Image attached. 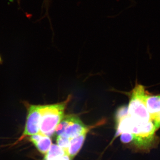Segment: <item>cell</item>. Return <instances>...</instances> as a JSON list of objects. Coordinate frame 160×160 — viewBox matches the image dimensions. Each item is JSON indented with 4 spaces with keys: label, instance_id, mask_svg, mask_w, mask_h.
Instances as JSON below:
<instances>
[{
    "label": "cell",
    "instance_id": "cell-1",
    "mask_svg": "<svg viewBox=\"0 0 160 160\" xmlns=\"http://www.w3.org/2000/svg\"><path fill=\"white\" fill-rule=\"evenodd\" d=\"M70 97L62 102L41 106L40 132L50 137L55 133L56 129L64 117V112Z\"/></svg>",
    "mask_w": 160,
    "mask_h": 160
},
{
    "label": "cell",
    "instance_id": "cell-2",
    "mask_svg": "<svg viewBox=\"0 0 160 160\" xmlns=\"http://www.w3.org/2000/svg\"><path fill=\"white\" fill-rule=\"evenodd\" d=\"M146 93L145 87L141 85H136L132 91L128 115L135 125H146L153 122L145 105Z\"/></svg>",
    "mask_w": 160,
    "mask_h": 160
},
{
    "label": "cell",
    "instance_id": "cell-3",
    "mask_svg": "<svg viewBox=\"0 0 160 160\" xmlns=\"http://www.w3.org/2000/svg\"><path fill=\"white\" fill-rule=\"evenodd\" d=\"M89 129L80 120L74 115L64 116L56 129L57 136H62L69 139L87 133Z\"/></svg>",
    "mask_w": 160,
    "mask_h": 160
},
{
    "label": "cell",
    "instance_id": "cell-4",
    "mask_svg": "<svg viewBox=\"0 0 160 160\" xmlns=\"http://www.w3.org/2000/svg\"><path fill=\"white\" fill-rule=\"evenodd\" d=\"M41 106L30 105L28 108V114L25 129L21 138L33 135L40 132Z\"/></svg>",
    "mask_w": 160,
    "mask_h": 160
},
{
    "label": "cell",
    "instance_id": "cell-5",
    "mask_svg": "<svg viewBox=\"0 0 160 160\" xmlns=\"http://www.w3.org/2000/svg\"><path fill=\"white\" fill-rule=\"evenodd\" d=\"M144 100L146 109L153 122L160 114V94L151 95L146 93Z\"/></svg>",
    "mask_w": 160,
    "mask_h": 160
},
{
    "label": "cell",
    "instance_id": "cell-6",
    "mask_svg": "<svg viewBox=\"0 0 160 160\" xmlns=\"http://www.w3.org/2000/svg\"><path fill=\"white\" fill-rule=\"evenodd\" d=\"M29 140L42 154H47L51 147L52 141L50 137L40 132L30 136Z\"/></svg>",
    "mask_w": 160,
    "mask_h": 160
},
{
    "label": "cell",
    "instance_id": "cell-7",
    "mask_svg": "<svg viewBox=\"0 0 160 160\" xmlns=\"http://www.w3.org/2000/svg\"><path fill=\"white\" fill-rule=\"evenodd\" d=\"M86 134L87 133H84L70 139V144L67 153L71 160L78 153L82 147L86 139Z\"/></svg>",
    "mask_w": 160,
    "mask_h": 160
},
{
    "label": "cell",
    "instance_id": "cell-8",
    "mask_svg": "<svg viewBox=\"0 0 160 160\" xmlns=\"http://www.w3.org/2000/svg\"><path fill=\"white\" fill-rule=\"evenodd\" d=\"M66 153H67L62 148H60L58 145L52 144L51 145L48 153L45 155V157L47 158H50L59 156L63 155Z\"/></svg>",
    "mask_w": 160,
    "mask_h": 160
},
{
    "label": "cell",
    "instance_id": "cell-9",
    "mask_svg": "<svg viewBox=\"0 0 160 160\" xmlns=\"http://www.w3.org/2000/svg\"><path fill=\"white\" fill-rule=\"evenodd\" d=\"M57 142L58 146L67 153L70 144V139L62 136L57 137Z\"/></svg>",
    "mask_w": 160,
    "mask_h": 160
},
{
    "label": "cell",
    "instance_id": "cell-10",
    "mask_svg": "<svg viewBox=\"0 0 160 160\" xmlns=\"http://www.w3.org/2000/svg\"><path fill=\"white\" fill-rule=\"evenodd\" d=\"M44 160H71V159L67 153H66L63 155L59 156L50 158H47L45 157Z\"/></svg>",
    "mask_w": 160,
    "mask_h": 160
},
{
    "label": "cell",
    "instance_id": "cell-11",
    "mask_svg": "<svg viewBox=\"0 0 160 160\" xmlns=\"http://www.w3.org/2000/svg\"><path fill=\"white\" fill-rule=\"evenodd\" d=\"M153 122L157 129L160 128V114L153 121Z\"/></svg>",
    "mask_w": 160,
    "mask_h": 160
}]
</instances>
